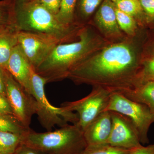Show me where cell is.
I'll list each match as a JSON object with an SVG mask.
<instances>
[{
	"label": "cell",
	"mask_w": 154,
	"mask_h": 154,
	"mask_svg": "<svg viewBox=\"0 0 154 154\" xmlns=\"http://www.w3.org/2000/svg\"><path fill=\"white\" fill-rule=\"evenodd\" d=\"M140 67L136 47L125 40L106 45L75 67L67 79L122 93L134 88Z\"/></svg>",
	"instance_id": "obj_1"
},
{
	"label": "cell",
	"mask_w": 154,
	"mask_h": 154,
	"mask_svg": "<svg viewBox=\"0 0 154 154\" xmlns=\"http://www.w3.org/2000/svg\"><path fill=\"white\" fill-rule=\"evenodd\" d=\"M106 44L105 39L87 24L82 28L76 39L59 44L34 70L47 83L62 81L67 79L75 67Z\"/></svg>",
	"instance_id": "obj_2"
},
{
	"label": "cell",
	"mask_w": 154,
	"mask_h": 154,
	"mask_svg": "<svg viewBox=\"0 0 154 154\" xmlns=\"http://www.w3.org/2000/svg\"><path fill=\"white\" fill-rule=\"evenodd\" d=\"M14 15L18 31L54 35L65 43L78 38L85 25H67L36 0H14Z\"/></svg>",
	"instance_id": "obj_3"
},
{
	"label": "cell",
	"mask_w": 154,
	"mask_h": 154,
	"mask_svg": "<svg viewBox=\"0 0 154 154\" xmlns=\"http://www.w3.org/2000/svg\"><path fill=\"white\" fill-rule=\"evenodd\" d=\"M22 144L42 154H81L88 146L76 124L43 133L30 129L23 135Z\"/></svg>",
	"instance_id": "obj_4"
},
{
	"label": "cell",
	"mask_w": 154,
	"mask_h": 154,
	"mask_svg": "<svg viewBox=\"0 0 154 154\" xmlns=\"http://www.w3.org/2000/svg\"><path fill=\"white\" fill-rule=\"evenodd\" d=\"M46 80L36 73L33 68L31 76V95L36 101V114L42 126L47 131H52L55 126L62 127L69 124H76L79 121L77 113L67 110L63 106H53L46 98L45 91Z\"/></svg>",
	"instance_id": "obj_5"
},
{
	"label": "cell",
	"mask_w": 154,
	"mask_h": 154,
	"mask_svg": "<svg viewBox=\"0 0 154 154\" xmlns=\"http://www.w3.org/2000/svg\"><path fill=\"white\" fill-rule=\"evenodd\" d=\"M105 111H114L128 117L137 130L141 143H149L148 132L154 123V113L146 105L134 102L118 92L110 95Z\"/></svg>",
	"instance_id": "obj_6"
},
{
	"label": "cell",
	"mask_w": 154,
	"mask_h": 154,
	"mask_svg": "<svg viewBox=\"0 0 154 154\" xmlns=\"http://www.w3.org/2000/svg\"><path fill=\"white\" fill-rule=\"evenodd\" d=\"M111 93L101 87H94L88 96L76 101L64 102L61 106L69 111L76 112L79 116L76 124L84 131L101 113L105 111Z\"/></svg>",
	"instance_id": "obj_7"
},
{
	"label": "cell",
	"mask_w": 154,
	"mask_h": 154,
	"mask_svg": "<svg viewBox=\"0 0 154 154\" xmlns=\"http://www.w3.org/2000/svg\"><path fill=\"white\" fill-rule=\"evenodd\" d=\"M18 45L34 69L44 61L55 48L65 42L51 34L18 31Z\"/></svg>",
	"instance_id": "obj_8"
},
{
	"label": "cell",
	"mask_w": 154,
	"mask_h": 154,
	"mask_svg": "<svg viewBox=\"0 0 154 154\" xmlns=\"http://www.w3.org/2000/svg\"><path fill=\"white\" fill-rule=\"evenodd\" d=\"M6 97L15 117L30 128L32 116L36 114V101L6 69H3Z\"/></svg>",
	"instance_id": "obj_9"
},
{
	"label": "cell",
	"mask_w": 154,
	"mask_h": 154,
	"mask_svg": "<svg viewBox=\"0 0 154 154\" xmlns=\"http://www.w3.org/2000/svg\"><path fill=\"white\" fill-rule=\"evenodd\" d=\"M112 128L107 144L127 149H133L142 146L137 130L132 121L124 115L110 111Z\"/></svg>",
	"instance_id": "obj_10"
},
{
	"label": "cell",
	"mask_w": 154,
	"mask_h": 154,
	"mask_svg": "<svg viewBox=\"0 0 154 154\" xmlns=\"http://www.w3.org/2000/svg\"><path fill=\"white\" fill-rule=\"evenodd\" d=\"M33 68L18 45L13 50L6 69L30 94Z\"/></svg>",
	"instance_id": "obj_11"
},
{
	"label": "cell",
	"mask_w": 154,
	"mask_h": 154,
	"mask_svg": "<svg viewBox=\"0 0 154 154\" xmlns=\"http://www.w3.org/2000/svg\"><path fill=\"white\" fill-rule=\"evenodd\" d=\"M112 124L110 111H105L101 113L84 131L87 145L107 144Z\"/></svg>",
	"instance_id": "obj_12"
},
{
	"label": "cell",
	"mask_w": 154,
	"mask_h": 154,
	"mask_svg": "<svg viewBox=\"0 0 154 154\" xmlns=\"http://www.w3.org/2000/svg\"><path fill=\"white\" fill-rule=\"evenodd\" d=\"M95 23L106 38H117L121 35L116 14V6L110 0H104L95 15Z\"/></svg>",
	"instance_id": "obj_13"
},
{
	"label": "cell",
	"mask_w": 154,
	"mask_h": 154,
	"mask_svg": "<svg viewBox=\"0 0 154 154\" xmlns=\"http://www.w3.org/2000/svg\"><path fill=\"white\" fill-rule=\"evenodd\" d=\"M134 102L146 105L154 113V82H149L121 93Z\"/></svg>",
	"instance_id": "obj_14"
},
{
	"label": "cell",
	"mask_w": 154,
	"mask_h": 154,
	"mask_svg": "<svg viewBox=\"0 0 154 154\" xmlns=\"http://www.w3.org/2000/svg\"><path fill=\"white\" fill-rule=\"evenodd\" d=\"M17 31L14 0L0 1V34Z\"/></svg>",
	"instance_id": "obj_15"
},
{
	"label": "cell",
	"mask_w": 154,
	"mask_h": 154,
	"mask_svg": "<svg viewBox=\"0 0 154 154\" xmlns=\"http://www.w3.org/2000/svg\"><path fill=\"white\" fill-rule=\"evenodd\" d=\"M18 31L0 34V68L6 69L13 50L18 45Z\"/></svg>",
	"instance_id": "obj_16"
},
{
	"label": "cell",
	"mask_w": 154,
	"mask_h": 154,
	"mask_svg": "<svg viewBox=\"0 0 154 154\" xmlns=\"http://www.w3.org/2000/svg\"><path fill=\"white\" fill-rule=\"evenodd\" d=\"M103 0H77L75 13L76 24L85 25L87 20L95 12Z\"/></svg>",
	"instance_id": "obj_17"
},
{
	"label": "cell",
	"mask_w": 154,
	"mask_h": 154,
	"mask_svg": "<svg viewBox=\"0 0 154 154\" xmlns=\"http://www.w3.org/2000/svg\"><path fill=\"white\" fill-rule=\"evenodd\" d=\"M23 135L0 131V153L14 154L22 144Z\"/></svg>",
	"instance_id": "obj_18"
},
{
	"label": "cell",
	"mask_w": 154,
	"mask_h": 154,
	"mask_svg": "<svg viewBox=\"0 0 154 154\" xmlns=\"http://www.w3.org/2000/svg\"><path fill=\"white\" fill-rule=\"evenodd\" d=\"M30 129L24 126L14 115L0 114V131L23 135Z\"/></svg>",
	"instance_id": "obj_19"
},
{
	"label": "cell",
	"mask_w": 154,
	"mask_h": 154,
	"mask_svg": "<svg viewBox=\"0 0 154 154\" xmlns=\"http://www.w3.org/2000/svg\"><path fill=\"white\" fill-rule=\"evenodd\" d=\"M77 2V0H61L60 9L56 16L61 22L67 25H78L75 21Z\"/></svg>",
	"instance_id": "obj_20"
},
{
	"label": "cell",
	"mask_w": 154,
	"mask_h": 154,
	"mask_svg": "<svg viewBox=\"0 0 154 154\" xmlns=\"http://www.w3.org/2000/svg\"><path fill=\"white\" fill-rule=\"evenodd\" d=\"M116 14L117 23L120 30L130 36H133L137 28L134 18L116 8Z\"/></svg>",
	"instance_id": "obj_21"
},
{
	"label": "cell",
	"mask_w": 154,
	"mask_h": 154,
	"mask_svg": "<svg viewBox=\"0 0 154 154\" xmlns=\"http://www.w3.org/2000/svg\"><path fill=\"white\" fill-rule=\"evenodd\" d=\"M137 77L135 87L149 82H154V57L145 61Z\"/></svg>",
	"instance_id": "obj_22"
},
{
	"label": "cell",
	"mask_w": 154,
	"mask_h": 154,
	"mask_svg": "<svg viewBox=\"0 0 154 154\" xmlns=\"http://www.w3.org/2000/svg\"><path fill=\"white\" fill-rule=\"evenodd\" d=\"M114 3L116 8L134 18L143 11L139 0H121Z\"/></svg>",
	"instance_id": "obj_23"
},
{
	"label": "cell",
	"mask_w": 154,
	"mask_h": 154,
	"mask_svg": "<svg viewBox=\"0 0 154 154\" xmlns=\"http://www.w3.org/2000/svg\"><path fill=\"white\" fill-rule=\"evenodd\" d=\"M131 150L115 147L108 144L87 146L81 154H128Z\"/></svg>",
	"instance_id": "obj_24"
},
{
	"label": "cell",
	"mask_w": 154,
	"mask_h": 154,
	"mask_svg": "<svg viewBox=\"0 0 154 154\" xmlns=\"http://www.w3.org/2000/svg\"><path fill=\"white\" fill-rule=\"evenodd\" d=\"M51 13L57 16L60 9L61 0H36Z\"/></svg>",
	"instance_id": "obj_25"
},
{
	"label": "cell",
	"mask_w": 154,
	"mask_h": 154,
	"mask_svg": "<svg viewBox=\"0 0 154 154\" xmlns=\"http://www.w3.org/2000/svg\"><path fill=\"white\" fill-rule=\"evenodd\" d=\"M143 10L149 18H154V0H139Z\"/></svg>",
	"instance_id": "obj_26"
},
{
	"label": "cell",
	"mask_w": 154,
	"mask_h": 154,
	"mask_svg": "<svg viewBox=\"0 0 154 154\" xmlns=\"http://www.w3.org/2000/svg\"><path fill=\"white\" fill-rule=\"evenodd\" d=\"M0 114L13 115V111L8 101L5 96L0 94Z\"/></svg>",
	"instance_id": "obj_27"
},
{
	"label": "cell",
	"mask_w": 154,
	"mask_h": 154,
	"mask_svg": "<svg viewBox=\"0 0 154 154\" xmlns=\"http://www.w3.org/2000/svg\"><path fill=\"white\" fill-rule=\"evenodd\" d=\"M128 154H154V143L147 146H141L133 149Z\"/></svg>",
	"instance_id": "obj_28"
},
{
	"label": "cell",
	"mask_w": 154,
	"mask_h": 154,
	"mask_svg": "<svg viewBox=\"0 0 154 154\" xmlns=\"http://www.w3.org/2000/svg\"><path fill=\"white\" fill-rule=\"evenodd\" d=\"M15 154H41V153L22 144Z\"/></svg>",
	"instance_id": "obj_29"
},
{
	"label": "cell",
	"mask_w": 154,
	"mask_h": 154,
	"mask_svg": "<svg viewBox=\"0 0 154 154\" xmlns=\"http://www.w3.org/2000/svg\"><path fill=\"white\" fill-rule=\"evenodd\" d=\"M0 94L6 97V91L4 81L3 69L0 68Z\"/></svg>",
	"instance_id": "obj_30"
},
{
	"label": "cell",
	"mask_w": 154,
	"mask_h": 154,
	"mask_svg": "<svg viewBox=\"0 0 154 154\" xmlns=\"http://www.w3.org/2000/svg\"><path fill=\"white\" fill-rule=\"evenodd\" d=\"M110 1H112L113 3H116V2H119V1H121V0H110Z\"/></svg>",
	"instance_id": "obj_31"
},
{
	"label": "cell",
	"mask_w": 154,
	"mask_h": 154,
	"mask_svg": "<svg viewBox=\"0 0 154 154\" xmlns=\"http://www.w3.org/2000/svg\"><path fill=\"white\" fill-rule=\"evenodd\" d=\"M0 154H3L1 153H0Z\"/></svg>",
	"instance_id": "obj_32"
}]
</instances>
